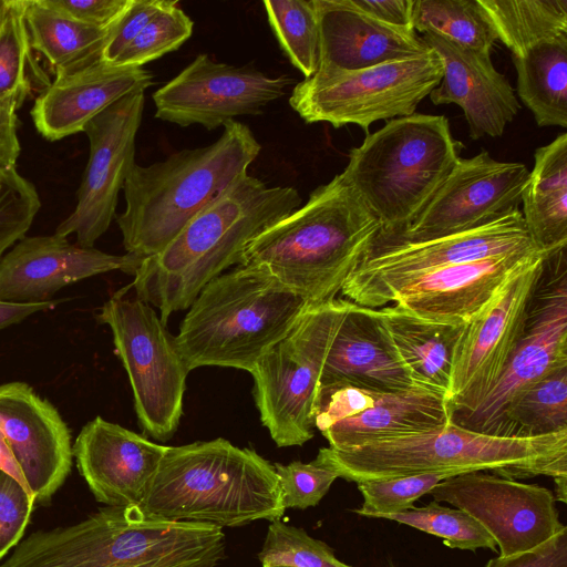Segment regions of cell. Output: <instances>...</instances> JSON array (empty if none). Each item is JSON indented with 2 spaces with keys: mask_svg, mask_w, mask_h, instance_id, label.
Instances as JSON below:
<instances>
[{
  "mask_svg": "<svg viewBox=\"0 0 567 567\" xmlns=\"http://www.w3.org/2000/svg\"><path fill=\"white\" fill-rule=\"evenodd\" d=\"M301 206L291 186H267L244 174L194 216L157 255L144 258L132 287L166 324L188 309L200 290L233 265L265 229Z\"/></svg>",
  "mask_w": 567,
  "mask_h": 567,
  "instance_id": "obj_1",
  "label": "cell"
},
{
  "mask_svg": "<svg viewBox=\"0 0 567 567\" xmlns=\"http://www.w3.org/2000/svg\"><path fill=\"white\" fill-rule=\"evenodd\" d=\"M382 229L344 176L255 237L239 265L267 267L310 305L336 298Z\"/></svg>",
  "mask_w": 567,
  "mask_h": 567,
  "instance_id": "obj_2",
  "label": "cell"
},
{
  "mask_svg": "<svg viewBox=\"0 0 567 567\" xmlns=\"http://www.w3.org/2000/svg\"><path fill=\"white\" fill-rule=\"evenodd\" d=\"M225 554L220 527L105 506L76 524L32 533L0 567H216Z\"/></svg>",
  "mask_w": 567,
  "mask_h": 567,
  "instance_id": "obj_3",
  "label": "cell"
},
{
  "mask_svg": "<svg viewBox=\"0 0 567 567\" xmlns=\"http://www.w3.org/2000/svg\"><path fill=\"white\" fill-rule=\"evenodd\" d=\"M140 508L220 528L278 520L286 509L274 464L221 437L166 446Z\"/></svg>",
  "mask_w": 567,
  "mask_h": 567,
  "instance_id": "obj_4",
  "label": "cell"
},
{
  "mask_svg": "<svg viewBox=\"0 0 567 567\" xmlns=\"http://www.w3.org/2000/svg\"><path fill=\"white\" fill-rule=\"evenodd\" d=\"M318 454L349 482L424 473L454 475L489 471L516 480L537 475L567 477V431L534 437L474 432L452 422L421 433L395 436Z\"/></svg>",
  "mask_w": 567,
  "mask_h": 567,
  "instance_id": "obj_5",
  "label": "cell"
},
{
  "mask_svg": "<svg viewBox=\"0 0 567 567\" xmlns=\"http://www.w3.org/2000/svg\"><path fill=\"white\" fill-rule=\"evenodd\" d=\"M260 151L247 125L229 121L207 146L147 166L135 163L123 186L125 209L116 217L126 252L143 259L161 252L194 216L247 174Z\"/></svg>",
  "mask_w": 567,
  "mask_h": 567,
  "instance_id": "obj_6",
  "label": "cell"
},
{
  "mask_svg": "<svg viewBox=\"0 0 567 567\" xmlns=\"http://www.w3.org/2000/svg\"><path fill=\"white\" fill-rule=\"evenodd\" d=\"M309 305L267 267L237 265L200 290L175 343L189 371L215 365L250 373Z\"/></svg>",
  "mask_w": 567,
  "mask_h": 567,
  "instance_id": "obj_7",
  "label": "cell"
},
{
  "mask_svg": "<svg viewBox=\"0 0 567 567\" xmlns=\"http://www.w3.org/2000/svg\"><path fill=\"white\" fill-rule=\"evenodd\" d=\"M447 117L414 113L388 121L352 147L341 174L380 220L379 235L411 224L454 168L462 148Z\"/></svg>",
  "mask_w": 567,
  "mask_h": 567,
  "instance_id": "obj_8",
  "label": "cell"
},
{
  "mask_svg": "<svg viewBox=\"0 0 567 567\" xmlns=\"http://www.w3.org/2000/svg\"><path fill=\"white\" fill-rule=\"evenodd\" d=\"M351 303L334 298L309 305L250 372L260 421L277 446H301L313 437V408L322 370Z\"/></svg>",
  "mask_w": 567,
  "mask_h": 567,
  "instance_id": "obj_9",
  "label": "cell"
},
{
  "mask_svg": "<svg viewBox=\"0 0 567 567\" xmlns=\"http://www.w3.org/2000/svg\"><path fill=\"white\" fill-rule=\"evenodd\" d=\"M96 318L112 331L115 352L133 390L141 427L159 442L168 441L183 415L186 378L190 372L175 337L154 307L136 296L111 297Z\"/></svg>",
  "mask_w": 567,
  "mask_h": 567,
  "instance_id": "obj_10",
  "label": "cell"
},
{
  "mask_svg": "<svg viewBox=\"0 0 567 567\" xmlns=\"http://www.w3.org/2000/svg\"><path fill=\"white\" fill-rule=\"evenodd\" d=\"M440 58L431 49L412 59L351 72H316L292 90L289 104L307 123L348 124L367 134L372 123L415 113L442 79Z\"/></svg>",
  "mask_w": 567,
  "mask_h": 567,
  "instance_id": "obj_11",
  "label": "cell"
},
{
  "mask_svg": "<svg viewBox=\"0 0 567 567\" xmlns=\"http://www.w3.org/2000/svg\"><path fill=\"white\" fill-rule=\"evenodd\" d=\"M538 250L522 210L514 208L478 227L421 243L373 241L346 280L341 295L367 308L391 302L415 277L442 267L518 251Z\"/></svg>",
  "mask_w": 567,
  "mask_h": 567,
  "instance_id": "obj_12",
  "label": "cell"
},
{
  "mask_svg": "<svg viewBox=\"0 0 567 567\" xmlns=\"http://www.w3.org/2000/svg\"><path fill=\"white\" fill-rule=\"evenodd\" d=\"M566 365L565 247L545 258L543 272L528 305L522 337L501 379L474 410L452 417L451 422L474 432L495 435L504 409L516 394Z\"/></svg>",
  "mask_w": 567,
  "mask_h": 567,
  "instance_id": "obj_13",
  "label": "cell"
},
{
  "mask_svg": "<svg viewBox=\"0 0 567 567\" xmlns=\"http://www.w3.org/2000/svg\"><path fill=\"white\" fill-rule=\"evenodd\" d=\"M545 258L538 252L518 267L466 324L453 358L451 419L474 410L501 379L522 337Z\"/></svg>",
  "mask_w": 567,
  "mask_h": 567,
  "instance_id": "obj_14",
  "label": "cell"
},
{
  "mask_svg": "<svg viewBox=\"0 0 567 567\" xmlns=\"http://www.w3.org/2000/svg\"><path fill=\"white\" fill-rule=\"evenodd\" d=\"M529 171L518 162H499L487 151L458 158L423 210L402 230L374 241L421 243L462 233L518 208Z\"/></svg>",
  "mask_w": 567,
  "mask_h": 567,
  "instance_id": "obj_15",
  "label": "cell"
},
{
  "mask_svg": "<svg viewBox=\"0 0 567 567\" xmlns=\"http://www.w3.org/2000/svg\"><path fill=\"white\" fill-rule=\"evenodd\" d=\"M145 91L120 99L84 127L90 154L73 212L55 234H74L76 245L92 248L115 217L118 194L135 164V140L141 125Z\"/></svg>",
  "mask_w": 567,
  "mask_h": 567,
  "instance_id": "obj_16",
  "label": "cell"
},
{
  "mask_svg": "<svg viewBox=\"0 0 567 567\" xmlns=\"http://www.w3.org/2000/svg\"><path fill=\"white\" fill-rule=\"evenodd\" d=\"M292 81L288 75L271 78L251 65L235 66L199 54L153 93L155 117L212 131L237 116L260 115Z\"/></svg>",
  "mask_w": 567,
  "mask_h": 567,
  "instance_id": "obj_17",
  "label": "cell"
},
{
  "mask_svg": "<svg viewBox=\"0 0 567 567\" xmlns=\"http://www.w3.org/2000/svg\"><path fill=\"white\" fill-rule=\"evenodd\" d=\"M429 493L478 520L495 539L499 556L532 549L565 526L551 491L483 471L445 478Z\"/></svg>",
  "mask_w": 567,
  "mask_h": 567,
  "instance_id": "obj_18",
  "label": "cell"
},
{
  "mask_svg": "<svg viewBox=\"0 0 567 567\" xmlns=\"http://www.w3.org/2000/svg\"><path fill=\"white\" fill-rule=\"evenodd\" d=\"M0 431L35 503H50L73 460L71 434L58 410L24 382L1 384Z\"/></svg>",
  "mask_w": 567,
  "mask_h": 567,
  "instance_id": "obj_19",
  "label": "cell"
},
{
  "mask_svg": "<svg viewBox=\"0 0 567 567\" xmlns=\"http://www.w3.org/2000/svg\"><path fill=\"white\" fill-rule=\"evenodd\" d=\"M143 258L71 244L58 234L24 237L0 259V300L43 303L73 282L113 270L134 276Z\"/></svg>",
  "mask_w": 567,
  "mask_h": 567,
  "instance_id": "obj_20",
  "label": "cell"
},
{
  "mask_svg": "<svg viewBox=\"0 0 567 567\" xmlns=\"http://www.w3.org/2000/svg\"><path fill=\"white\" fill-rule=\"evenodd\" d=\"M165 445L95 416L72 445L79 473L106 506H140Z\"/></svg>",
  "mask_w": 567,
  "mask_h": 567,
  "instance_id": "obj_21",
  "label": "cell"
},
{
  "mask_svg": "<svg viewBox=\"0 0 567 567\" xmlns=\"http://www.w3.org/2000/svg\"><path fill=\"white\" fill-rule=\"evenodd\" d=\"M422 39L441 60L443 73L430 93L434 105L456 104L463 110L472 140L502 136L520 105L507 78L485 54L436 34Z\"/></svg>",
  "mask_w": 567,
  "mask_h": 567,
  "instance_id": "obj_22",
  "label": "cell"
},
{
  "mask_svg": "<svg viewBox=\"0 0 567 567\" xmlns=\"http://www.w3.org/2000/svg\"><path fill=\"white\" fill-rule=\"evenodd\" d=\"M313 4L319 33L318 73L358 71L431 50L413 29L379 21L352 0H313Z\"/></svg>",
  "mask_w": 567,
  "mask_h": 567,
  "instance_id": "obj_23",
  "label": "cell"
},
{
  "mask_svg": "<svg viewBox=\"0 0 567 567\" xmlns=\"http://www.w3.org/2000/svg\"><path fill=\"white\" fill-rule=\"evenodd\" d=\"M538 252H511L434 269L403 286L391 302L429 320L467 324L507 278Z\"/></svg>",
  "mask_w": 567,
  "mask_h": 567,
  "instance_id": "obj_24",
  "label": "cell"
},
{
  "mask_svg": "<svg viewBox=\"0 0 567 567\" xmlns=\"http://www.w3.org/2000/svg\"><path fill=\"white\" fill-rule=\"evenodd\" d=\"M153 84V74L144 68L100 60L55 75L37 97L31 117L44 138L58 141L83 132L85 125L110 105Z\"/></svg>",
  "mask_w": 567,
  "mask_h": 567,
  "instance_id": "obj_25",
  "label": "cell"
},
{
  "mask_svg": "<svg viewBox=\"0 0 567 567\" xmlns=\"http://www.w3.org/2000/svg\"><path fill=\"white\" fill-rule=\"evenodd\" d=\"M329 384H347L381 394L414 386L378 309L351 303L322 370L319 385Z\"/></svg>",
  "mask_w": 567,
  "mask_h": 567,
  "instance_id": "obj_26",
  "label": "cell"
},
{
  "mask_svg": "<svg viewBox=\"0 0 567 567\" xmlns=\"http://www.w3.org/2000/svg\"><path fill=\"white\" fill-rule=\"evenodd\" d=\"M451 422L449 400L414 385L409 390L382 394L374 406L339 421L321 432L329 446L349 449L369 442L427 432Z\"/></svg>",
  "mask_w": 567,
  "mask_h": 567,
  "instance_id": "obj_27",
  "label": "cell"
},
{
  "mask_svg": "<svg viewBox=\"0 0 567 567\" xmlns=\"http://www.w3.org/2000/svg\"><path fill=\"white\" fill-rule=\"evenodd\" d=\"M378 313L414 385L450 402L454 352L466 324L429 320L395 303Z\"/></svg>",
  "mask_w": 567,
  "mask_h": 567,
  "instance_id": "obj_28",
  "label": "cell"
},
{
  "mask_svg": "<svg viewBox=\"0 0 567 567\" xmlns=\"http://www.w3.org/2000/svg\"><path fill=\"white\" fill-rule=\"evenodd\" d=\"M534 159L522 215L533 244L548 256L567 244V134L538 147Z\"/></svg>",
  "mask_w": 567,
  "mask_h": 567,
  "instance_id": "obj_29",
  "label": "cell"
},
{
  "mask_svg": "<svg viewBox=\"0 0 567 567\" xmlns=\"http://www.w3.org/2000/svg\"><path fill=\"white\" fill-rule=\"evenodd\" d=\"M24 21L31 48L45 58L54 75L100 61L114 24L83 23L43 0H24Z\"/></svg>",
  "mask_w": 567,
  "mask_h": 567,
  "instance_id": "obj_30",
  "label": "cell"
},
{
  "mask_svg": "<svg viewBox=\"0 0 567 567\" xmlns=\"http://www.w3.org/2000/svg\"><path fill=\"white\" fill-rule=\"evenodd\" d=\"M517 93L538 126L567 127V34L513 54Z\"/></svg>",
  "mask_w": 567,
  "mask_h": 567,
  "instance_id": "obj_31",
  "label": "cell"
},
{
  "mask_svg": "<svg viewBox=\"0 0 567 567\" xmlns=\"http://www.w3.org/2000/svg\"><path fill=\"white\" fill-rule=\"evenodd\" d=\"M567 431V365L516 394L504 409L496 436L534 437Z\"/></svg>",
  "mask_w": 567,
  "mask_h": 567,
  "instance_id": "obj_32",
  "label": "cell"
},
{
  "mask_svg": "<svg viewBox=\"0 0 567 567\" xmlns=\"http://www.w3.org/2000/svg\"><path fill=\"white\" fill-rule=\"evenodd\" d=\"M478 1L512 55L542 40L567 34V0Z\"/></svg>",
  "mask_w": 567,
  "mask_h": 567,
  "instance_id": "obj_33",
  "label": "cell"
},
{
  "mask_svg": "<svg viewBox=\"0 0 567 567\" xmlns=\"http://www.w3.org/2000/svg\"><path fill=\"white\" fill-rule=\"evenodd\" d=\"M412 27L436 33L451 42L485 54L498 40L478 0H414Z\"/></svg>",
  "mask_w": 567,
  "mask_h": 567,
  "instance_id": "obj_34",
  "label": "cell"
},
{
  "mask_svg": "<svg viewBox=\"0 0 567 567\" xmlns=\"http://www.w3.org/2000/svg\"><path fill=\"white\" fill-rule=\"evenodd\" d=\"M50 84L29 41L24 0H11L0 28V99L12 96L22 105L32 91L41 93Z\"/></svg>",
  "mask_w": 567,
  "mask_h": 567,
  "instance_id": "obj_35",
  "label": "cell"
},
{
  "mask_svg": "<svg viewBox=\"0 0 567 567\" xmlns=\"http://www.w3.org/2000/svg\"><path fill=\"white\" fill-rule=\"evenodd\" d=\"M268 22L291 64L305 79L318 69L319 33L313 0L264 1Z\"/></svg>",
  "mask_w": 567,
  "mask_h": 567,
  "instance_id": "obj_36",
  "label": "cell"
},
{
  "mask_svg": "<svg viewBox=\"0 0 567 567\" xmlns=\"http://www.w3.org/2000/svg\"><path fill=\"white\" fill-rule=\"evenodd\" d=\"M386 519L441 537L450 548L496 551L495 539L478 520L463 509L445 507L435 501L390 515Z\"/></svg>",
  "mask_w": 567,
  "mask_h": 567,
  "instance_id": "obj_37",
  "label": "cell"
},
{
  "mask_svg": "<svg viewBox=\"0 0 567 567\" xmlns=\"http://www.w3.org/2000/svg\"><path fill=\"white\" fill-rule=\"evenodd\" d=\"M193 27V20L178 7V2L166 0L113 64L143 68L177 50L192 35Z\"/></svg>",
  "mask_w": 567,
  "mask_h": 567,
  "instance_id": "obj_38",
  "label": "cell"
},
{
  "mask_svg": "<svg viewBox=\"0 0 567 567\" xmlns=\"http://www.w3.org/2000/svg\"><path fill=\"white\" fill-rule=\"evenodd\" d=\"M258 559L262 566L353 567L340 561L326 543L280 519L269 524Z\"/></svg>",
  "mask_w": 567,
  "mask_h": 567,
  "instance_id": "obj_39",
  "label": "cell"
},
{
  "mask_svg": "<svg viewBox=\"0 0 567 567\" xmlns=\"http://www.w3.org/2000/svg\"><path fill=\"white\" fill-rule=\"evenodd\" d=\"M452 476L455 475L439 472L358 482L363 503L353 512L361 516L386 518L412 508L416 499L443 480Z\"/></svg>",
  "mask_w": 567,
  "mask_h": 567,
  "instance_id": "obj_40",
  "label": "cell"
},
{
  "mask_svg": "<svg viewBox=\"0 0 567 567\" xmlns=\"http://www.w3.org/2000/svg\"><path fill=\"white\" fill-rule=\"evenodd\" d=\"M40 207L35 186L16 167L0 171V259L25 237Z\"/></svg>",
  "mask_w": 567,
  "mask_h": 567,
  "instance_id": "obj_41",
  "label": "cell"
},
{
  "mask_svg": "<svg viewBox=\"0 0 567 567\" xmlns=\"http://www.w3.org/2000/svg\"><path fill=\"white\" fill-rule=\"evenodd\" d=\"M285 508L306 509L319 504L339 477L337 471L319 454L309 462L274 464Z\"/></svg>",
  "mask_w": 567,
  "mask_h": 567,
  "instance_id": "obj_42",
  "label": "cell"
},
{
  "mask_svg": "<svg viewBox=\"0 0 567 567\" xmlns=\"http://www.w3.org/2000/svg\"><path fill=\"white\" fill-rule=\"evenodd\" d=\"M381 393L347 384L319 385L313 425L320 433L332 424L374 406Z\"/></svg>",
  "mask_w": 567,
  "mask_h": 567,
  "instance_id": "obj_43",
  "label": "cell"
},
{
  "mask_svg": "<svg viewBox=\"0 0 567 567\" xmlns=\"http://www.w3.org/2000/svg\"><path fill=\"white\" fill-rule=\"evenodd\" d=\"M34 503L29 488L0 470V559L20 543Z\"/></svg>",
  "mask_w": 567,
  "mask_h": 567,
  "instance_id": "obj_44",
  "label": "cell"
},
{
  "mask_svg": "<svg viewBox=\"0 0 567 567\" xmlns=\"http://www.w3.org/2000/svg\"><path fill=\"white\" fill-rule=\"evenodd\" d=\"M166 0H131L112 27L101 60L113 64Z\"/></svg>",
  "mask_w": 567,
  "mask_h": 567,
  "instance_id": "obj_45",
  "label": "cell"
},
{
  "mask_svg": "<svg viewBox=\"0 0 567 567\" xmlns=\"http://www.w3.org/2000/svg\"><path fill=\"white\" fill-rule=\"evenodd\" d=\"M485 567H567V527L532 549L493 558Z\"/></svg>",
  "mask_w": 567,
  "mask_h": 567,
  "instance_id": "obj_46",
  "label": "cell"
},
{
  "mask_svg": "<svg viewBox=\"0 0 567 567\" xmlns=\"http://www.w3.org/2000/svg\"><path fill=\"white\" fill-rule=\"evenodd\" d=\"M131 0H43V2L86 24L109 27L124 12Z\"/></svg>",
  "mask_w": 567,
  "mask_h": 567,
  "instance_id": "obj_47",
  "label": "cell"
},
{
  "mask_svg": "<svg viewBox=\"0 0 567 567\" xmlns=\"http://www.w3.org/2000/svg\"><path fill=\"white\" fill-rule=\"evenodd\" d=\"M20 106L12 96L0 99V171L14 168L20 155L16 114Z\"/></svg>",
  "mask_w": 567,
  "mask_h": 567,
  "instance_id": "obj_48",
  "label": "cell"
},
{
  "mask_svg": "<svg viewBox=\"0 0 567 567\" xmlns=\"http://www.w3.org/2000/svg\"><path fill=\"white\" fill-rule=\"evenodd\" d=\"M352 2L379 21L413 29L412 10L414 0H352Z\"/></svg>",
  "mask_w": 567,
  "mask_h": 567,
  "instance_id": "obj_49",
  "label": "cell"
},
{
  "mask_svg": "<svg viewBox=\"0 0 567 567\" xmlns=\"http://www.w3.org/2000/svg\"><path fill=\"white\" fill-rule=\"evenodd\" d=\"M58 301L43 303H12L0 300V330L18 323L31 315L54 308Z\"/></svg>",
  "mask_w": 567,
  "mask_h": 567,
  "instance_id": "obj_50",
  "label": "cell"
},
{
  "mask_svg": "<svg viewBox=\"0 0 567 567\" xmlns=\"http://www.w3.org/2000/svg\"><path fill=\"white\" fill-rule=\"evenodd\" d=\"M0 470L14 477L23 486L28 487V484L23 477L21 468L17 463L14 455L3 435L0 431ZM30 489V488H29Z\"/></svg>",
  "mask_w": 567,
  "mask_h": 567,
  "instance_id": "obj_51",
  "label": "cell"
},
{
  "mask_svg": "<svg viewBox=\"0 0 567 567\" xmlns=\"http://www.w3.org/2000/svg\"><path fill=\"white\" fill-rule=\"evenodd\" d=\"M556 485V501L566 503V481L567 477H557L554 480Z\"/></svg>",
  "mask_w": 567,
  "mask_h": 567,
  "instance_id": "obj_52",
  "label": "cell"
},
{
  "mask_svg": "<svg viewBox=\"0 0 567 567\" xmlns=\"http://www.w3.org/2000/svg\"><path fill=\"white\" fill-rule=\"evenodd\" d=\"M11 6V0H0V28L6 20Z\"/></svg>",
  "mask_w": 567,
  "mask_h": 567,
  "instance_id": "obj_53",
  "label": "cell"
},
{
  "mask_svg": "<svg viewBox=\"0 0 567 567\" xmlns=\"http://www.w3.org/2000/svg\"><path fill=\"white\" fill-rule=\"evenodd\" d=\"M262 567H291V566H285V565H268Z\"/></svg>",
  "mask_w": 567,
  "mask_h": 567,
  "instance_id": "obj_54",
  "label": "cell"
}]
</instances>
